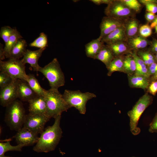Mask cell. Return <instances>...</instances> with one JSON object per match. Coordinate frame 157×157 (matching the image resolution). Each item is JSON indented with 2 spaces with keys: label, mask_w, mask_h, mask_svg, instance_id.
I'll use <instances>...</instances> for the list:
<instances>
[{
  "label": "cell",
  "mask_w": 157,
  "mask_h": 157,
  "mask_svg": "<svg viewBox=\"0 0 157 157\" xmlns=\"http://www.w3.org/2000/svg\"><path fill=\"white\" fill-rule=\"evenodd\" d=\"M61 118V115L55 118L53 124L47 127L41 133L38 142L33 148L34 151L47 153L55 149L63 133L60 125Z\"/></svg>",
  "instance_id": "obj_1"
},
{
  "label": "cell",
  "mask_w": 157,
  "mask_h": 157,
  "mask_svg": "<svg viewBox=\"0 0 157 157\" xmlns=\"http://www.w3.org/2000/svg\"><path fill=\"white\" fill-rule=\"evenodd\" d=\"M44 97L47 103L46 115L50 119L61 115L70 108L58 89L50 88L47 90Z\"/></svg>",
  "instance_id": "obj_2"
},
{
  "label": "cell",
  "mask_w": 157,
  "mask_h": 157,
  "mask_svg": "<svg viewBox=\"0 0 157 157\" xmlns=\"http://www.w3.org/2000/svg\"><path fill=\"white\" fill-rule=\"evenodd\" d=\"M6 107L5 121L11 130L17 131L23 127L26 115L23 104L17 99Z\"/></svg>",
  "instance_id": "obj_3"
},
{
  "label": "cell",
  "mask_w": 157,
  "mask_h": 157,
  "mask_svg": "<svg viewBox=\"0 0 157 157\" xmlns=\"http://www.w3.org/2000/svg\"><path fill=\"white\" fill-rule=\"evenodd\" d=\"M38 72H41L48 80L50 88L58 89L64 85L65 76L56 58H54L44 67H40Z\"/></svg>",
  "instance_id": "obj_4"
},
{
  "label": "cell",
  "mask_w": 157,
  "mask_h": 157,
  "mask_svg": "<svg viewBox=\"0 0 157 157\" xmlns=\"http://www.w3.org/2000/svg\"><path fill=\"white\" fill-rule=\"evenodd\" d=\"M152 98L146 93L136 102L132 109L128 112L127 115L129 117L130 130L134 135H138L140 129L138 127L139 120L143 113L152 102Z\"/></svg>",
  "instance_id": "obj_5"
},
{
  "label": "cell",
  "mask_w": 157,
  "mask_h": 157,
  "mask_svg": "<svg viewBox=\"0 0 157 157\" xmlns=\"http://www.w3.org/2000/svg\"><path fill=\"white\" fill-rule=\"evenodd\" d=\"M63 97L70 108L74 107L79 113L84 114L86 112V104L89 100L96 97L94 93L87 92H82L79 90H65Z\"/></svg>",
  "instance_id": "obj_6"
},
{
  "label": "cell",
  "mask_w": 157,
  "mask_h": 157,
  "mask_svg": "<svg viewBox=\"0 0 157 157\" xmlns=\"http://www.w3.org/2000/svg\"><path fill=\"white\" fill-rule=\"evenodd\" d=\"M25 65L19 59H9L6 61L0 60V70L7 73L13 79L26 81L27 74L26 73Z\"/></svg>",
  "instance_id": "obj_7"
},
{
  "label": "cell",
  "mask_w": 157,
  "mask_h": 157,
  "mask_svg": "<svg viewBox=\"0 0 157 157\" xmlns=\"http://www.w3.org/2000/svg\"><path fill=\"white\" fill-rule=\"evenodd\" d=\"M131 10L121 0H112L107 5L104 13L107 16L123 20L131 16Z\"/></svg>",
  "instance_id": "obj_8"
},
{
  "label": "cell",
  "mask_w": 157,
  "mask_h": 157,
  "mask_svg": "<svg viewBox=\"0 0 157 157\" xmlns=\"http://www.w3.org/2000/svg\"><path fill=\"white\" fill-rule=\"evenodd\" d=\"M50 119L45 115H26L23 127L38 134L44 131L46 123Z\"/></svg>",
  "instance_id": "obj_9"
},
{
  "label": "cell",
  "mask_w": 157,
  "mask_h": 157,
  "mask_svg": "<svg viewBox=\"0 0 157 157\" xmlns=\"http://www.w3.org/2000/svg\"><path fill=\"white\" fill-rule=\"evenodd\" d=\"M17 81V79H13L9 85L1 88L0 103L1 106L6 107L18 98Z\"/></svg>",
  "instance_id": "obj_10"
},
{
  "label": "cell",
  "mask_w": 157,
  "mask_h": 157,
  "mask_svg": "<svg viewBox=\"0 0 157 157\" xmlns=\"http://www.w3.org/2000/svg\"><path fill=\"white\" fill-rule=\"evenodd\" d=\"M124 25L123 20L107 16L104 17L100 25L101 33L99 38L101 40L117 28Z\"/></svg>",
  "instance_id": "obj_11"
},
{
  "label": "cell",
  "mask_w": 157,
  "mask_h": 157,
  "mask_svg": "<svg viewBox=\"0 0 157 157\" xmlns=\"http://www.w3.org/2000/svg\"><path fill=\"white\" fill-rule=\"evenodd\" d=\"M14 138L17 144L24 146L33 145L38 142L39 137L38 134L23 127L17 131Z\"/></svg>",
  "instance_id": "obj_12"
},
{
  "label": "cell",
  "mask_w": 157,
  "mask_h": 157,
  "mask_svg": "<svg viewBox=\"0 0 157 157\" xmlns=\"http://www.w3.org/2000/svg\"><path fill=\"white\" fill-rule=\"evenodd\" d=\"M17 93L18 98L25 101L28 102L38 95L26 81L21 79H17Z\"/></svg>",
  "instance_id": "obj_13"
},
{
  "label": "cell",
  "mask_w": 157,
  "mask_h": 157,
  "mask_svg": "<svg viewBox=\"0 0 157 157\" xmlns=\"http://www.w3.org/2000/svg\"><path fill=\"white\" fill-rule=\"evenodd\" d=\"M28 102L30 113L46 115L47 103L44 97L38 95Z\"/></svg>",
  "instance_id": "obj_14"
},
{
  "label": "cell",
  "mask_w": 157,
  "mask_h": 157,
  "mask_svg": "<svg viewBox=\"0 0 157 157\" xmlns=\"http://www.w3.org/2000/svg\"><path fill=\"white\" fill-rule=\"evenodd\" d=\"M45 49H40L35 51L26 49L23 58L21 60L24 65L29 64L34 71L38 72L40 67L38 64V60Z\"/></svg>",
  "instance_id": "obj_15"
},
{
  "label": "cell",
  "mask_w": 157,
  "mask_h": 157,
  "mask_svg": "<svg viewBox=\"0 0 157 157\" xmlns=\"http://www.w3.org/2000/svg\"><path fill=\"white\" fill-rule=\"evenodd\" d=\"M127 38L125 25L119 27L103 38L101 40L107 45L118 42H125Z\"/></svg>",
  "instance_id": "obj_16"
},
{
  "label": "cell",
  "mask_w": 157,
  "mask_h": 157,
  "mask_svg": "<svg viewBox=\"0 0 157 157\" xmlns=\"http://www.w3.org/2000/svg\"><path fill=\"white\" fill-rule=\"evenodd\" d=\"M104 45L101 40L99 38L92 40L85 45L86 56L95 59V57L99 52Z\"/></svg>",
  "instance_id": "obj_17"
},
{
  "label": "cell",
  "mask_w": 157,
  "mask_h": 157,
  "mask_svg": "<svg viewBox=\"0 0 157 157\" xmlns=\"http://www.w3.org/2000/svg\"><path fill=\"white\" fill-rule=\"evenodd\" d=\"M27 46L26 40L22 38L19 39L12 48L8 58L19 59L23 57Z\"/></svg>",
  "instance_id": "obj_18"
},
{
  "label": "cell",
  "mask_w": 157,
  "mask_h": 157,
  "mask_svg": "<svg viewBox=\"0 0 157 157\" xmlns=\"http://www.w3.org/2000/svg\"><path fill=\"white\" fill-rule=\"evenodd\" d=\"M149 78L135 74L128 75V80L130 86L132 87L141 88L145 89L149 85Z\"/></svg>",
  "instance_id": "obj_19"
},
{
  "label": "cell",
  "mask_w": 157,
  "mask_h": 157,
  "mask_svg": "<svg viewBox=\"0 0 157 157\" xmlns=\"http://www.w3.org/2000/svg\"><path fill=\"white\" fill-rule=\"evenodd\" d=\"M113 53L106 45H103L102 48L96 55L95 59L100 60L106 65L107 68L109 64L115 58Z\"/></svg>",
  "instance_id": "obj_20"
},
{
  "label": "cell",
  "mask_w": 157,
  "mask_h": 157,
  "mask_svg": "<svg viewBox=\"0 0 157 157\" xmlns=\"http://www.w3.org/2000/svg\"><path fill=\"white\" fill-rule=\"evenodd\" d=\"M112 51L115 57H120L130 51V47L125 42H118L106 44Z\"/></svg>",
  "instance_id": "obj_21"
},
{
  "label": "cell",
  "mask_w": 157,
  "mask_h": 157,
  "mask_svg": "<svg viewBox=\"0 0 157 157\" xmlns=\"http://www.w3.org/2000/svg\"><path fill=\"white\" fill-rule=\"evenodd\" d=\"M26 81L32 90L38 95L45 96L47 90L41 87L38 80L33 74H27Z\"/></svg>",
  "instance_id": "obj_22"
},
{
  "label": "cell",
  "mask_w": 157,
  "mask_h": 157,
  "mask_svg": "<svg viewBox=\"0 0 157 157\" xmlns=\"http://www.w3.org/2000/svg\"><path fill=\"white\" fill-rule=\"evenodd\" d=\"M22 37L20 33L15 28L14 31L5 44L3 50L5 57L8 58L10 52L18 40Z\"/></svg>",
  "instance_id": "obj_23"
},
{
  "label": "cell",
  "mask_w": 157,
  "mask_h": 157,
  "mask_svg": "<svg viewBox=\"0 0 157 157\" xmlns=\"http://www.w3.org/2000/svg\"><path fill=\"white\" fill-rule=\"evenodd\" d=\"M124 59L120 56L115 57L113 59L107 68L108 76H110L115 72H123Z\"/></svg>",
  "instance_id": "obj_24"
},
{
  "label": "cell",
  "mask_w": 157,
  "mask_h": 157,
  "mask_svg": "<svg viewBox=\"0 0 157 157\" xmlns=\"http://www.w3.org/2000/svg\"><path fill=\"white\" fill-rule=\"evenodd\" d=\"M136 69V63L133 56L129 55L124 59L123 72L128 75L135 73Z\"/></svg>",
  "instance_id": "obj_25"
},
{
  "label": "cell",
  "mask_w": 157,
  "mask_h": 157,
  "mask_svg": "<svg viewBox=\"0 0 157 157\" xmlns=\"http://www.w3.org/2000/svg\"><path fill=\"white\" fill-rule=\"evenodd\" d=\"M125 27L127 38H132L138 31V24L136 20L132 19L128 21L126 24H125Z\"/></svg>",
  "instance_id": "obj_26"
},
{
  "label": "cell",
  "mask_w": 157,
  "mask_h": 157,
  "mask_svg": "<svg viewBox=\"0 0 157 157\" xmlns=\"http://www.w3.org/2000/svg\"><path fill=\"white\" fill-rule=\"evenodd\" d=\"M31 47H35L40 49H46L48 46L47 37L46 34L41 33L39 36L29 44Z\"/></svg>",
  "instance_id": "obj_27"
},
{
  "label": "cell",
  "mask_w": 157,
  "mask_h": 157,
  "mask_svg": "<svg viewBox=\"0 0 157 157\" xmlns=\"http://www.w3.org/2000/svg\"><path fill=\"white\" fill-rule=\"evenodd\" d=\"M129 44L130 47L137 49L145 48L147 45L148 42L144 38L139 36L131 39Z\"/></svg>",
  "instance_id": "obj_28"
},
{
  "label": "cell",
  "mask_w": 157,
  "mask_h": 157,
  "mask_svg": "<svg viewBox=\"0 0 157 157\" xmlns=\"http://www.w3.org/2000/svg\"><path fill=\"white\" fill-rule=\"evenodd\" d=\"M24 146L22 144H18L16 146H12L10 143V141L6 142L0 143V156L4 155L6 152L9 151H21L22 149Z\"/></svg>",
  "instance_id": "obj_29"
},
{
  "label": "cell",
  "mask_w": 157,
  "mask_h": 157,
  "mask_svg": "<svg viewBox=\"0 0 157 157\" xmlns=\"http://www.w3.org/2000/svg\"><path fill=\"white\" fill-rule=\"evenodd\" d=\"M15 28H13L9 26H5L1 27L0 36L6 44L9 38L14 33Z\"/></svg>",
  "instance_id": "obj_30"
},
{
  "label": "cell",
  "mask_w": 157,
  "mask_h": 157,
  "mask_svg": "<svg viewBox=\"0 0 157 157\" xmlns=\"http://www.w3.org/2000/svg\"><path fill=\"white\" fill-rule=\"evenodd\" d=\"M121 1L125 5L131 10H132L138 12L140 10L141 5L136 0H122Z\"/></svg>",
  "instance_id": "obj_31"
},
{
  "label": "cell",
  "mask_w": 157,
  "mask_h": 157,
  "mask_svg": "<svg viewBox=\"0 0 157 157\" xmlns=\"http://www.w3.org/2000/svg\"><path fill=\"white\" fill-rule=\"evenodd\" d=\"M13 79L7 73L1 72L0 73V87L2 88L10 83Z\"/></svg>",
  "instance_id": "obj_32"
},
{
  "label": "cell",
  "mask_w": 157,
  "mask_h": 157,
  "mask_svg": "<svg viewBox=\"0 0 157 157\" xmlns=\"http://www.w3.org/2000/svg\"><path fill=\"white\" fill-rule=\"evenodd\" d=\"M139 31L141 36L144 38L150 36L152 33L151 28L148 24L142 26L139 28Z\"/></svg>",
  "instance_id": "obj_33"
},
{
  "label": "cell",
  "mask_w": 157,
  "mask_h": 157,
  "mask_svg": "<svg viewBox=\"0 0 157 157\" xmlns=\"http://www.w3.org/2000/svg\"><path fill=\"white\" fill-rule=\"evenodd\" d=\"M149 131L151 133L157 132V113L149 124Z\"/></svg>",
  "instance_id": "obj_34"
},
{
  "label": "cell",
  "mask_w": 157,
  "mask_h": 157,
  "mask_svg": "<svg viewBox=\"0 0 157 157\" xmlns=\"http://www.w3.org/2000/svg\"><path fill=\"white\" fill-rule=\"evenodd\" d=\"M147 89L148 92L155 95L157 92V81H152L149 85Z\"/></svg>",
  "instance_id": "obj_35"
},
{
  "label": "cell",
  "mask_w": 157,
  "mask_h": 157,
  "mask_svg": "<svg viewBox=\"0 0 157 157\" xmlns=\"http://www.w3.org/2000/svg\"><path fill=\"white\" fill-rule=\"evenodd\" d=\"M149 77L153 76L157 72V63H152L147 67Z\"/></svg>",
  "instance_id": "obj_36"
},
{
  "label": "cell",
  "mask_w": 157,
  "mask_h": 157,
  "mask_svg": "<svg viewBox=\"0 0 157 157\" xmlns=\"http://www.w3.org/2000/svg\"><path fill=\"white\" fill-rule=\"evenodd\" d=\"M145 5L146 10L148 12L154 14L157 12V5L156 3H150Z\"/></svg>",
  "instance_id": "obj_37"
},
{
  "label": "cell",
  "mask_w": 157,
  "mask_h": 157,
  "mask_svg": "<svg viewBox=\"0 0 157 157\" xmlns=\"http://www.w3.org/2000/svg\"><path fill=\"white\" fill-rule=\"evenodd\" d=\"M132 56L136 64L143 67H147V66L145 64L142 58L137 55L134 52L132 54Z\"/></svg>",
  "instance_id": "obj_38"
},
{
  "label": "cell",
  "mask_w": 157,
  "mask_h": 157,
  "mask_svg": "<svg viewBox=\"0 0 157 157\" xmlns=\"http://www.w3.org/2000/svg\"><path fill=\"white\" fill-rule=\"evenodd\" d=\"M138 55L140 56H141L144 57L146 59L149 61H155V59H156L152 54L148 52H139Z\"/></svg>",
  "instance_id": "obj_39"
},
{
  "label": "cell",
  "mask_w": 157,
  "mask_h": 157,
  "mask_svg": "<svg viewBox=\"0 0 157 157\" xmlns=\"http://www.w3.org/2000/svg\"><path fill=\"white\" fill-rule=\"evenodd\" d=\"M145 18L149 22L153 21L156 17L155 15L154 14L148 12L145 15Z\"/></svg>",
  "instance_id": "obj_40"
},
{
  "label": "cell",
  "mask_w": 157,
  "mask_h": 157,
  "mask_svg": "<svg viewBox=\"0 0 157 157\" xmlns=\"http://www.w3.org/2000/svg\"><path fill=\"white\" fill-rule=\"evenodd\" d=\"M3 46L0 43V60H4L5 58L4 54Z\"/></svg>",
  "instance_id": "obj_41"
},
{
  "label": "cell",
  "mask_w": 157,
  "mask_h": 157,
  "mask_svg": "<svg viewBox=\"0 0 157 157\" xmlns=\"http://www.w3.org/2000/svg\"><path fill=\"white\" fill-rule=\"evenodd\" d=\"M139 1L141 3L145 5L150 3H155L157 2V1L153 0H140Z\"/></svg>",
  "instance_id": "obj_42"
},
{
  "label": "cell",
  "mask_w": 157,
  "mask_h": 157,
  "mask_svg": "<svg viewBox=\"0 0 157 157\" xmlns=\"http://www.w3.org/2000/svg\"><path fill=\"white\" fill-rule=\"evenodd\" d=\"M151 50L152 51L157 53V41H155L152 45Z\"/></svg>",
  "instance_id": "obj_43"
},
{
  "label": "cell",
  "mask_w": 157,
  "mask_h": 157,
  "mask_svg": "<svg viewBox=\"0 0 157 157\" xmlns=\"http://www.w3.org/2000/svg\"><path fill=\"white\" fill-rule=\"evenodd\" d=\"M157 25V16L152 21L151 25V28L155 27Z\"/></svg>",
  "instance_id": "obj_44"
},
{
  "label": "cell",
  "mask_w": 157,
  "mask_h": 157,
  "mask_svg": "<svg viewBox=\"0 0 157 157\" xmlns=\"http://www.w3.org/2000/svg\"><path fill=\"white\" fill-rule=\"evenodd\" d=\"M90 1L97 5L103 4L102 0H90Z\"/></svg>",
  "instance_id": "obj_45"
},
{
  "label": "cell",
  "mask_w": 157,
  "mask_h": 157,
  "mask_svg": "<svg viewBox=\"0 0 157 157\" xmlns=\"http://www.w3.org/2000/svg\"><path fill=\"white\" fill-rule=\"evenodd\" d=\"M151 80L152 81H157V72L152 76Z\"/></svg>",
  "instance_id": "obj_46"
},
{
  "label": "cell",
  "mask_w": 157,
  "mask_h": 157,
  "mask_svg": "<svg viewBox=\"0 0 157 157\" xmlns=\"http://www.w3.org/2000/svg\"><path fill=\"white\" fill-rule=\"evenodd\" d=\"M0 157H12L10 156H5L4 155H0Z\"/></svg>",
  "instance_id": "obj_47"
},
{
  "label": "cell",
  "mask_w": 157,
  "mask_h": 157,
  "mask_svg": "<svg viewBox=\"0 0 157 157\" xmlns=\"http://www.w3.org/2000/svg\"><path fill=\"white\" fill-rule=\"evenodd\" d=\"M155 31L157 33V25L155 27Z\"/></svg>",
  "instance_id": "obj_48"
},
{
  "label": "cell",
  "mask_w": 157,
  "mask_h": 157,
  "mask_svg": "<svg viewBox=\"0 0 157 157\" xmlns=\"http://www.w3.org/2000/svg\"><path fill=\"white\" fill-rule=\"evenodd\" d=\"M156 59L157 60V53H156Z\"/></svg>",
  "instance_id": "obj_49"
},
{
  "label": "cell",
  "mask_w": 157,
  "mask_h": 157,
  "mask_svg": "<svg viewBox=\"0 0 157 157\" xmlns=\"http://www.w3.org/2000/svg\"><path fill=\"white\" fill-rule=\"evenodd\" d=\"M73 1L74 2H76L77 1H79L78 0H73Z\"/></svg>",
  "instance_id": "obj_50"
},
{
  "label": "cell",
  "mask_w": 157,
  "mask_h": 157,
  "mask_svg": "<svg viewBox=\"0 0 157 157\" xmlns=\"http://www.w3.org/2000/svg\"><path fill=\"white\" fill-rule=\"evenodd\" d=\"M131 157H135V156H132Z\"/></svg>",
  "instance_id": "obj_51"
}]
</instances>
